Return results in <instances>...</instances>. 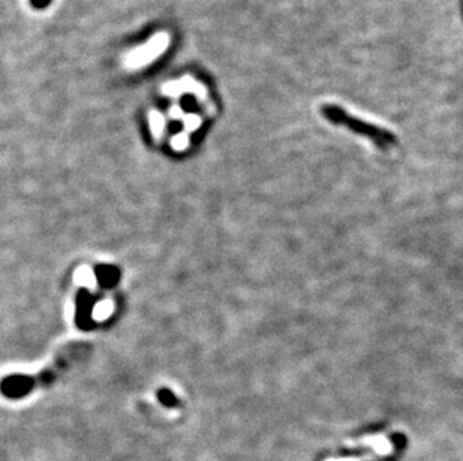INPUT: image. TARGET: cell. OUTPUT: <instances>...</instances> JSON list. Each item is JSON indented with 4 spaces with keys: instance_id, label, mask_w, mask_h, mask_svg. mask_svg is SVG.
I'll list each match as a JSON object with an SVG mask.
<instances>
[{
    "instance_id": "cell-3",
    "label": "cell",
    "mask_w": 463,
    "mask_h": 461,
    "mask_svg": "<svg viewBox=\"0 0 463 461\" xmlns=\"http://www.w3.org/2000/svg\"><path fill=\"white\" fill-rule=\"evenodd\" d=\"M322 115L327 118L328 122H332L335 125H340V126H345L348 129H351L355 133H360V135H365L366 138L372 140L380 148L385 150L387 147H390L393 144L397 143L396 135H393L392 132H388L382 128L378 126H373L370 123H366L360 118H355L352 115H350L348 113L343 111L339 107L335 105H325L322 108Z\"/></svg>"
},
{
    "instance_id": "cell-4",
    "label": "cell",
    "mask_w": 463,
    "mask_h": 461,
    "mask_svg": "<svg viewBox=\"0 0 463 461\" xmlns=\"http://www.w3.org/2000/svg\"><path fill=\"white\" fill-rule=\"evenodd\" d=\"M47 2V0H35V4H38V5H41V4H46Z\"/></svg>"
},
{
    "instance_id": "cell-1",
    "label": "cell",
    "mask_w": 463,
    "mask_h": 461,
    "mask_svg": "<svg viewBox=\"0 0 463 461\" xmlns=\"http://www.w3.org/2000/svg\"><path fill=\"white\" fill-rule=\"evenodd\" d=\"M93 277L95 286L83 281L77 291L76 319L84 330L107 322L116 310V300L107 292L118 281V270L107 265L95 266Z\"/></svg>"
},
{
    "instance_id": "cell-2",
    "label": "cell",
    "mask_w": 463,
    "mask_h": 461,
    "mask_svg": "<svg viewBox=\"0 0 463 461\" xmlns=\"http://www.w3.org/2000/svg\"><path fill=\"white\" fill-rule=\"evenodd\" d=\"M84 346H68L66 349L61 351V355H57V358L50 363L47 368H44L38 375H24L23 378H9L4 383V391L11 398H19L26 397L31 394L35 386L39 383H50L53 379L57 378V375L63 373L66 368H69L71 363L77 360V356H83Z\"/></svg>"
}]
</instances>
